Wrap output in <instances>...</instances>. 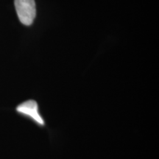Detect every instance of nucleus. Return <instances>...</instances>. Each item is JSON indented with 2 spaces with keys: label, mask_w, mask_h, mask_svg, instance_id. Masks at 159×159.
I'll return each instance as SVG.
<instances>
[{
  "label": "nucleus",
  "mask_w": 159,
  "mask_h": 159,
  "mask_svg": "<svg viewBox=\"0 0 159 159\" xmlns=\"http://www.w3.org/2000/svg\"><path fill=\"white\" fill-rule=\"evenodd\" d=\"M15 111L19 116L30 121L40 128H47V122L41 114L40 106L35 99H27L16 107Z\"/></svg>",
  "instance_id": "f257e3e1"
},
{
  "label": "nucleus",
  "mask_w": 159,
  "mask_h": 159,
  "mask_svg": "<svg viewBox=\"0 0 159 159\" xmlns=\"http://www.w3.org/2000/svg\"><path fill=\"white\" fill-rule=\"evenodd\" d=\"M14 4L19 21L25 25H32L36 15L35 0H14Z\"/></svg>",
  "instance_id": "f03ea898"
}]
</instances>
